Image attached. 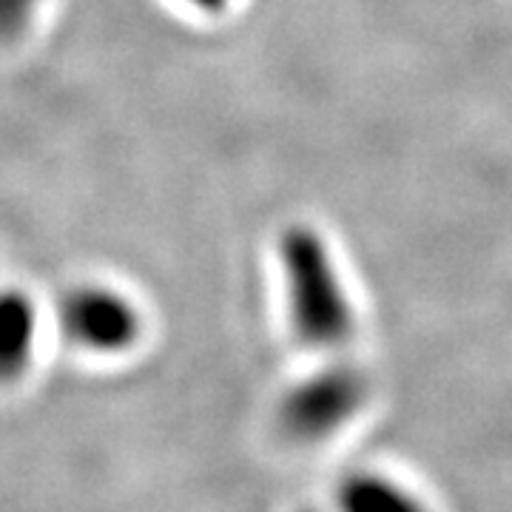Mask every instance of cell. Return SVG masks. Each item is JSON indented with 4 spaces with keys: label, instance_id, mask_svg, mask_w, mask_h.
<instances>
[{
    "label": "cell",
    "instance_id": "obj_1",
    "mask_svg": "<svg viewBox=\"0 0 512 512\" xmlns=\"http://www.w3.org/2000/svg\"><path fill=\"white\" fill-rule=\"evenodd\" d=\"M282 271L296 339L313 350H336L350 342L353 308L316 237L291 231L282 242Z\"/></svg>",
    "mask_w": 512,
    "mask_h": 512
},
{
    "label": "cell",
    "instance_id": "obj_2",
    "mask_svg": "<svg viewBox=\"0 0 512 512\" xmlns=\"http://www.w3.org/2000/svg\"><path fill=\"white\" fill-rule=\"evenodd\" d=\"M365 404V376L348 365H328L288 387L276 410V424L293 444L316 447L342 436L362 416Z\"/></svg>",
    "mask_w": 512,
    "mask_h": 512
},
{
    "label": "cell",
    "instance_id": "obj_3",
    "mask_svg": "<svg viewBox=\"0 0 512 512\" xmlns=\"http://www.w3.org/2000/svg\"><path fill=\"white\" fill-rule=\"evenodd\" d=\"M60 328L74 348L94 356H120L143 336V313L123 291L103 282H83L60 299Z\"/></svg>",
    "mask_w": 512,
    "mask_h": 512
},
{
    "label": "cell",
    "instance_id": "obj_4",
    "mask_svg": "<svg viewBox=\"0 0 512 512\" xmlns=\"http://www.w3.org/2000/svg\"><path fill=\"white\" fill-rule=\"evenodd\" d=\"M333 512H433V507L413 484L393 473L356 470L339 481Z\"/></svg>",
    "mask_w": 512,
    "mask_h": 512
},
{
    "label": "cell",
    "instance_id": "obj_5",
    "mask_svg": "<svg viewBox=\"0 0 512 512\" xmlns=\"http://www.w3.org/2000/svg\"><path fill=\"white\" fill-rule=\"evenodd\" d=\"M37 345V305L20 288L0 291V382H15L32 365Z\"/></svg>",
    "mask_w": 512,
    "mask_h": 512
},
{
    "label": "cell",
    "instance_id": "obj_6",
    "mask_svg": "<svg viewBox=\"0 0 512 512\" xmlns=\"http://www.w3.org/2000/svg\"><path fill=\"white\" fill-rule=\"evenodd\" d=\"M40 0H0V43H12L32 26Z\"/></svg>",
    "mask_w": 512,
    "mask_h": 512
},
{
    "label": "cell",
    "instance_id": "obj_7",
    "mask_svg": "<svg viewBox=\"0 0 512 512\" xmlns=\"http://www.w3.org/2000/svg\"><path fill=\"white\" fill-rule=\"evenodd\" d=\"M188 3H191V6H197V9H202V12H208V15H214V12H220L228 0H188Z\"/></svg>",
    "mask_w": 512,
    "mask_h": 512
},
{
    "label": "cell",
    "instance_id": "obj_8",
    "mask_svg": "<svg viewBox=\"0 0 512 512\" xmlns=\"http://www.w3.org/2000/svg\"><path fill=\"white\" fill-rule=\"evenodd\" d=\"M302 512H319V510H302Z\"/></svg>",
    "mask_w": 512,
    "mask_h": 512
}]
</instances>
